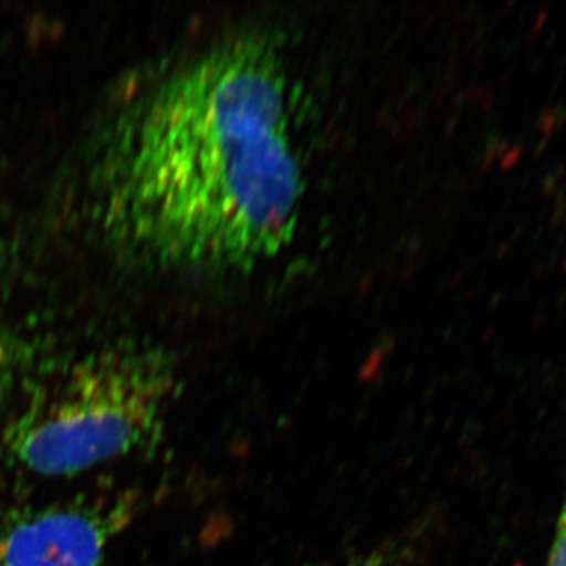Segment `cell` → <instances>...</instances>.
I'll list each match as a JSON object with an SVG mask.
<instances>
[{
  "instance_id": "8992f818",
  "label": "cell",
  "mask_w": 566,
  "mask_h": 566,
  "mask_svg": "<svg viewBox=\"0 0 566 566\" xmlns=\"http://www.w3.org/2000/svg\"><path fill=\"white\" fill-rule=\"evenodd\" d=\"M547 566H566V504L558 517L556 538H554Z\"/></svg>"
},
{
  "instance_id": "3957f363",
  "label": "cell",
  "mask_w": 566,
  "mask_h": 566,
  "mask_svg": "<svg viewBox=\"0 0 566 566\" xmlns=\"http://www.w3.org/2000/svg\"><path fill=\"white\" fill-rule=\"evenodd\" d=\"M142 509L133 488L20 506L0 517V566H102Z\"/></svg>"
},
{
  "instance_id": "5b68a950",
  "label": "cell",
  "mask_w": 566,
  "mask_h": 566,
  "mask_svg": "<svg viewBox=\"0 0 566 566\" xmlns=\"http://www.w3.org/2000/svg\"><path fill=\"white\" fill-rule=\"evenodd\" d=\"M11 385H13V352H11L2 318H0V405L9 395Z\"/></svg>"
},
{
  "instance_id": "277c9868",
  "label": "cell",
  "mask_w": 566,
  "mask_h": 566,
  "mask_svg": "<svg viewBox=\"0 0 566 566\" xmlns=\"http://www.w3.org/2000/svg\"><path fill=\"white\" fill-rule=\"evenodd\" d=\"M405 554V546L381 547V549L374 551V553L349 558V560L344 562V564L326 566H400L398 557H403Z\"/></svg>"
},
{
  "instance_id": "6da1fadb",
  "label": "cell",
  "mask_w": 566,
  "mask_h": 566,
  "mask_svg": "<svg viewBox=\"0 0 566 566\" xmlns=\"http://www.w3.org/2000/svg\"><path fill=\"white\" fill-rule=\"evenodd\" d=\"M277 40L238 33L122 112L98 159L104 230L178 270L248 271L289 248L305 191Z\"/></svg>"
},
{
  "instance_id": "7a4b0ae2",
  "label": "cell",
  "mask_w": 566,
  "mask_h": 566,
  "mask_svg": "<svg viewBox=\"0 0 566 566\" xmlns=\"http://www.w3.org/2000/svg\"><path fill=\"white\" fill-rule=\"evenodd\" d=\"M177 370L150 348L91 354L39 387L14 412L2 436L7 463L29 474L57 479L161 442Z\"/></svg>"
}]
</instances>
